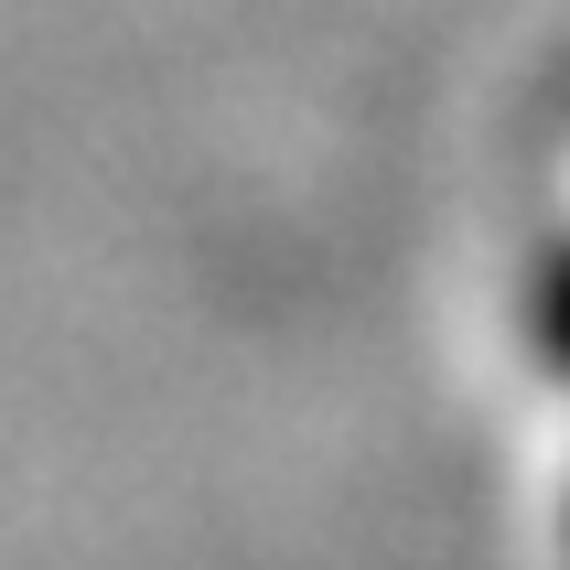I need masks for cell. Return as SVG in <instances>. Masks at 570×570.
I'll return each mask as SVG.
<instances>
[{"label": "cell", "mask_w": 570, "mask_h": 570, "mask_svg": "<svg viewBox=\"0 0 570 570\" xmlns=\"http://www.w3.org/2000/svg\"><path fill=\"white\" fill-rule=\"evenodd\" d=\"M528 345H539V366L570 387V237L528 269Z\"/></svg>", "instance_id": "cell-1"}]
</instances>
